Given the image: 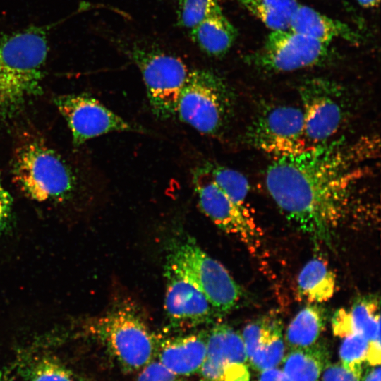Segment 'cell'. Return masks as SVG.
<instances>
[{"label":"cell","instance_id":"cell-35","mask_svg":"<svg viewBox=\"0 0 381 381\" xmlns=\"http://www.w3.org/2000/svg\"><path fill=\"white\" fill-rule=\"evenodd\" d=\"M358 4L364 8H374L377 6L380 0H356Z\"/></svg>","mask_w":381,"mask_h":381},{"label":"cell","instance_id":"cell-20","mask_svg":"<svg viewBox=\"0 0 381 381\" xmlns=\"http://www.w3.org/2000/svg\"><path fill=\"white\" fill-rule=\"evenodd\" d=\"M327 361L325 345L316 342L307 347L291 349L282 361V370L291 381H318Z\"/></svg>","mask_w":381,"mask_h":381},{"label":"cell","instance_id":"cell-22","mask_svg":"<svg viewBox=\"0 0 381 381\" xmlns=\"http://www.w3.org/2000/svg\"><path fill=\"white\" fill-rule=\"evenodd\" d=\"M18 368L22 381H76L71 370L53 356L23 358Z\"/></svg>","mask_w":381,"mask_h":381},{"label":"cell","instance_id":"cell-3","mask_svg":"<svg viewBox=\"0 0 381 381\" xmlns=\"http://www.w3.org/2000/svg\"><path fill=\"white\" fill-rule=\"evenodd\" d=\"M13 181L31 200L62 204L75 195L78 181L65 159L40 135L22 134L12 157Z\"/></svg>","mask_w":381,"mask_h":381},{"label":"cell","instance_id":"cell-15","mask_svg":"<svg viewBox=\"0 0 381 381\" xmlns=\"http://www.w3.org/2000/svg\"><path fill=\"white\" fill-rule=\"evenodd\" d=\"M282 333V322L274 315L248 323L241 337L249 365L259 371L277 366L284 356Z\"/></svg>","mask_w":381,"mask_h":381},{"label":"cell","instance_id":"cell-30","mask_svg":"<svg viewBox=\"0 0 381 381\" xmlns=\"http://www.w3.org/2000/svg\"><path fill=\"white\" fill-rule=\"evenodd\" d=\"M332 327L334 334L337 337L344 338L353 334L349 310L345 308L337 310L332 317Z\"/></svg>","mask_w":381,"mask_h":381},{"label":"cell","instance_id":"cell-29","mask_svg":"<svg viewBox=\"0 0 381 381\" xmlns=\"http://www.w3.org/2000/svg\"><path fill=\"white\" fill-rule=\"evenodd\" d=\"M13 199L0 175V234L9 231L13 223Z\"/></svg>","mask_w":381,"mask_h":381},{"label":"cell","instance_id":"cell-13","mask_svg":"<svg viewBox=\"0 0 381 381\" xmlns=\"http://www.w3.org/2000/svg\"><path fill=\"white\" fill-rule=\"evenodd\" d=\"M248 366L241 334L226 324L214 325L207 332L200 381H250Z\"/></svg>","mask_w":381,"mask_h":381},{"label":"cell","instance_id":"cell-34","mask_svg":"<svg viewBox=\"0 0 381 381\" xmlns=\"http://www.w3.org/2000/svg\"><path fill=\"white\" fill-rule=\"evenodd\" d=\"M14 375L11 368L4 367L0 370V381H13Z\"/></svg>","mask_w":381,"mask_h":381},{"label":"cell","instance_id":"cell-4","mask_svg":"<svg viewBox=\"0 0 381 381\" xmlns=\"http://www.w3.org/2000/svg\"><path fill=\"white\" fill-rule=\"evenodd\" d=\"M166 268L199 289L219 315L234 309L242 296L241 289L227 270L190 237L171 243Z\"/></svg>","mask_w":381,"mask_h":381},{"label":"cell","instance_id":"cell-33","mask_svg":"<svg viewBox=\"0 0 381 381\" xmlns=\"http://www.w3.org/2000/svg\"><path fill=\"white\" fill-rule=\"evenodd\" d=\"M365 375L363 381H380V367L379 365L371 366Z\"/></svg>","mask_w":381,"mask_h":381},{"label":"cell","instance_id":"cell-6","mask_svg":"<svg viewBox=\"0 0 381 381\" xmlns=\"http://www.w3.org/2000/svg\"><path fill=\"white\" fill-rule=\"evenodd\" d=\"M90 329L126 371L141 370L157 354L156 340L133 306L114 307Z\"/></svg>","mask_w":381,"mask_h":381},{"label":"cell","instance_id":"cell-32","mask_svg":"<svg viewBox=\"0 0 381 381\" xmlns=\"http://www.w3.org/2000/svg\"><path fill=\"white\" fill-rule=\"evenodd\" d=\"M255 381H291L283 370L272 368L261 371Z\"/></svg>","mask_w":381,"mask_h":381},{"label":"cell","instance_id":"cell-17","mask_svg":"<svg viewBox=\"0 0 381 381\" xmlns=\"http://www.w3.org/2000/svg\"><path fill=\"white\" fill-rule=\"evenodd\" d=\"M289 28L327 45L337 39L355 44L361 41L360 34L348 24L304 5L294 10Z\"/></svg>","mask_w":381,"mask_h":381},{"label":"cell","instance_id":"cell-18","mask_svg":"<svg viewBox=\"0 0 381 381\" xmlns=\"http://www.w3.org/2000/svg\"><path fill=\"white\" fill-rule=\"evenodd\" d=\"M191 40L205 54L220 57L232 47L236 30L223 12L212 14L189 30Z\"/></svg>","mask_w":381,"mask_h":381},{"label":"cell","instance_id":"cell-26","mask_svg":"<svg viewBox=\"0 0 381 381\" xmlns=\"http://www.w3.org/2000/svg\"><path fill=\"white\" fill-rule=\"evenodd\" d=\"M221 11L218 0H178L176 23L190 30L208 16Z\"/></svg>","mask_w":381,"mask_h":381},{"label":"cell","instance_id":"cell-7","mask_svg":"<svg viewBox=\"0 0 381 381\" xmlns=\"http://www.w3.org/2000/svg\"><path fill=\"white\" fill-rule=\"evenodd\" d=\"M142 75L152 113L160 119L175 117L180 92L190 71L176 56L137 43L121 45Z\"/></svg>","mask_w":381,"mask_h":381},{"label":"cell","instance_id":"cell-21","mask_svg":"<svg viewBox=\"0 0 381 381\" xmlns=\"http://www.w3.org/2000/svg\"><path fill=\"white\" fill-rule=\"evenodd\" d=\"M327 322L325 308L318 303H310L302 308L289 323L285 334L291 349L307 347L315 344Z\"/></svg>","mask_w":381,"mask_h":381},{"label":"cell","instance_id":"cell-12","mask_svg":"<svg viewBox=\"0 0 381 381\" xmlns=\"http://www.w3.org/2000/svg\"><path fill=\"white\" fill-rule=\"evenodd\" d=\"M193 183L201 211L219 228L238 237L254 252L260 245L259 235L247 208L231 200L201 165L193 171Z\"/></svg>","mask_w":381,"mask_h":381},{"label":"cell","instance_id":"cell-9","mask_svg":"<svg viewBox=\"0 0 381 381\" xmlns=\"http://www.w3.org/2000/svg\"><path fill=\"white\" fill-rule=\"evenodd\" d=\"M299 95L308 146L330 140L341 126L346 114L341 87L328 79L312 78L300 85Z\"/></svg>","mask_w":381,"mask_h":381},{"label":"cell","instance_id":"cell-31","mask_svg":"<svg viewBox=\"0 0 381 381\" xmlns=\"http://www.w3.org/2000/svg\"><path fill=\"white\" fill-rule=\"evenodd\" d=\"M321 381H361V378L341 364L327 365Z\"/></svg>","mask_w":381,"mask_h":381},{"label":"cell","instance_id":"cell-8","mask_svg":"<svg viewBox=\"0 0 381 381\" xmlns=\"http://www.w3.org/2000/svg\"><path fill=\"white\" fill-rule=\"evenodd\" d=\"M246 141L274 158L303 151L308 146L301 109L286 104L267 106L247 128Z\"/></svg>","mask_w":381,"mask_h":381},{"label":"cell","instance_id":"cell-16","mask_svg":"<svg viewBox=\"0 0 381 381\" xmlns=\"http://www.w3.org/2000/svg\"><path fill=\"white\" fill-rule=\"evenodd\" d=\"M207 332L167 339L157 345L158 361L179 376L199 372L205 358Z\"/></svg>","mask_w":381,"mask_h":381},{"label":"cell","instance_id":"cell-1","mask_svg":"<svg viewBox=\"0 0 381 381\" xmlns=\"http://www.w3.org/2000/svg\"><path fill=\"white\" fill-rule=\"evenodd\" d=\"M378 140L343 139L274 157L265 174L266 188L286 217L315 241L329 243L351 195L375 157Z\"/></svg>","mask_w":381,"mask_h":381},{"label":"cell","instance_id":"cell-28","mask_svg":"<svg viewBox=\"0 0 381 381\" xmlns=\"http://www.w3.org/2000/svg\"><path fill=\"white\" fill-rule=\"evenodd\" d=\"M140 370L136 381H183L158 360H152Z\"/></svg>","mask_w":381,"mask_h":381},{"label":"cell","instance_id":"cell-25","mask_svg":"<svg viewBox=\"0 0 381 381\" xmlns=\"http://www.w3.org/2000/svg\"><path fill=\"white\" fill-rule=\"evenodd\" d=\"M210 179L238 206L246 208L245 202L250 186L241 172L213 162L201 165Z\"/></svg>","mask_w":381,"mask_h":381},{"label":"cell","instance_id":"cell-23","mask_svg":"<svg viewBox=\"0 0 381 381\" xmlns=\"http://www.w3.org/2000/svg\"><path fill=\"white\" fill-rule=\"evenodd\" d=\"M238 1L271 30L288 29L291 16L299 4L297 0Z\"/></svg>","mask_w":381,"mask_h":381},{"label":"cell","instance_id":"cell-27","mask_svg":"<svg viewBox=\"0 0 381 381\" xmlns=\"http://www.w3.org/2000/svg\"><path fill=\"white\" fill-rule=\"evenodd\" d=\"M370 341L360 334L343 338L339 348L341 364L358 377H361L363 364L366 362Z\"/></svg>","mask_w":381,"mask_h":381},{"label":"cell","instance_id":"cell-24","mask_svg":"<svg viewBox=\"0 0 381 381\" xmlns=\"http://www.w3.org/2000/svg\"><path fill=\"white\" fill-rule=\"evenodd\" d=\"M379 299L373 295L356 298L349 309L353 334H360L370 341H380Z\"/></svg>","mask_w":381,"mask_h":381},{"label":"cell","instance_id":"cell-5","mask_svg":"<svg viewBox=\"0 0 381 381\" xmlns=\"http://www.w3.org/2000/svg\"><path fill=\"white\" fill-rule=\"evenodd\" d=\"M233 107V93L220 75L194 69L180 92L175 116L200 133L214 135L227 124Z\"/></svg>","mask_w":381,"mask_h":381},{"label":"cell","instance_id":"cell-11","mask_svg":"<svg viewBox=\"0 0 381 381\" xmlns=\"http://www.w3.org/2000/svg\"><path fill=\"white\" fill-rule=\"evenodd\" d=\"M54 102L69 126L75 146L112 132H146L143 127L126 120L88 95H60Z\"/></svg>","mask_w":381,"mask_h":381},{"label":"cell","instance_id":"cell-10","mask_svg":"<svg viewBox=\"0 0 381 381\" xmlns=\"http://www.w3.org/2000/svg\"><path fill=\"white\" fill-rule=\"evenodd\" d=\"M329 56V45L288 28L271 30L263 45L246 58L260 70L289 72L319 65Z\"/></svg>","mask_w":381,"mask_h":381},{"label":"cell","instance_id":"cell-19","mask_svg":"<svg viewBox=\"0 0 381 381\" xmlns=\"http://www.w3.org/2000/svg\"><path fill=\"white\" fill-rule=\"evenodd\" d=\"M335 287V274L327 263L319 258L308 261L298 276V294L310 303L328 301L334 295Z\"/></svg>","mask_w":381,"mask_h":381},{"label":"cell","instance_id":"cell-14","mask_svg":"<svg viewBox=\"0 0 381 381\" xmlns=\"http://www.w3.org/2000/svg\"><path fill=\"white\" fill-rule=\"evenodd\" d=\"M164 310L173 327H191L212 322L219 315L193 284L166 268Z\"/></svg>","mask_w":381,"mask_h":381},{"label":"cell","instance_id":"cell-2","mask_svg":"<svg viewBox=\"0 0 381 381\" xmlns=\"http://www.w3.org/2000/svg\"><path fill=\"white\" fill-rule=\"evenodd\" d=\"M55 25L0 30V118L13 117L42 93L49 31Z\"/></svg>","mask_w":381,"mask_h":381}]
</instances>
